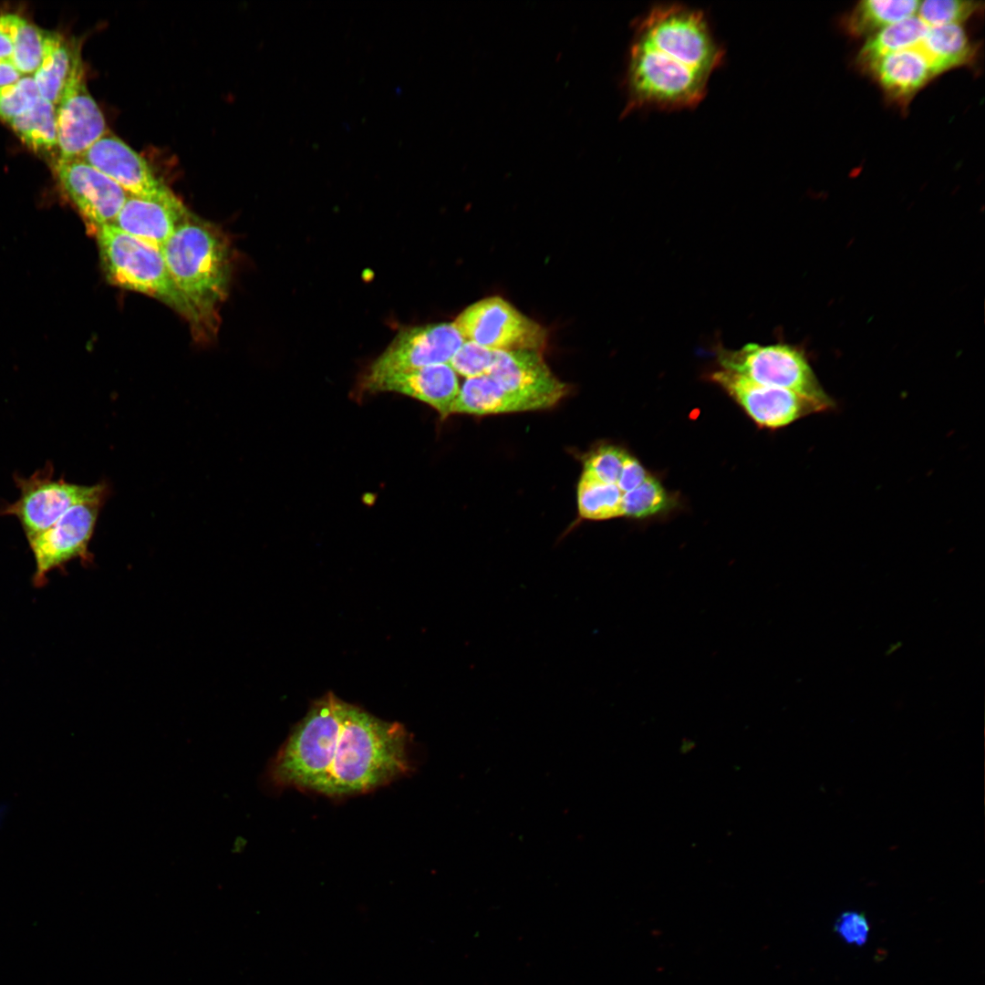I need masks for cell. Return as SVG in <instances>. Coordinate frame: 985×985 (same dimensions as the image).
<instances>
[{
  "instance_id": "obj_1",
  "label": "cell",
  "mask_w": 985,
  "mask_h": 985,
  "mask_svg": "<svg viewBox=\"0 0 985 985\" xmlns=\"http://www.w3.org/2000/svg\"><path fill=\"white\" fill-rule=\"evenodd\" d=\"M409 734L332 692L313 702L270 760L264 778L332 798L388 785L412 769Z\"/></svg>"
},
{
  "instance_id": "obj_9",
  "label": "cell",
  "mask_w": 985,
  "mask_h": 985,
  "mask_svg": "<svg viewBox=\"0 0 985 985\" xmlns=\"http://www.w3.org/2000/svg\"><path fill=\"white\" fill-rule=\"evenodd\" d=\"M464 341L453 322L403 328L371 363L360 380L448 364Z\"/></svg>"
},
{
  "instance_id": "obj_33",
  "label": "cell",
  "mask_w": 985,
  "mask_h": 985,
  "mask_svg": "<svg viewBox=\"0 0 985 985\" xmlns=\"http://www.w3.org/2000/svg\"><path fill=\"white\" fill-rule=\"evenodd\" d=\"M12 40L10 36L9 14L0 16V60L10 61Z\"/></svg>"
},
{
  "instance_id": "obj_24",
  "label": "cell",
  "mask_w": 985,
  "mask_h": 985,
  "mask_svg": "<svg viewBox=\"0 0 985 985\" xmlns=\"http://www.w3.org/2000/svg\"><path fill=\"white\" fill-rule=\"evenodd\" d=\"M622 495L617 484L601 482L582 472L577 484L579 514L587 520L623 516Z\"/></svg>"
},
{
  "instance_id": "obj_21",
  "label": "cell",
  "mask_w": 985,
  "mask_h": 985,
  "mask_svg": "<svg viewBox=\"0 0 985 985\" xmlns=\"http://www.w3.org/2000/svg\"><path fill=\"white\" fill-rule=\"evenodd\" d=\"M928 30V27L918 16L887 26L867 39L857 60L862 67L868 68L888 54L918 45Z\"/></svg>"
},
{
  "instance_id": "obj_16",
  "label": "cell",
  "mask_w": 985,
  "mask_h": 985,
  "mask_svg": "<svg viewBox=\"0 0 985 985\" xmlns=\"http://www.w3.org/2000/svg\"><path fill=\"white\" fill-rule=\"evenodd\" d=\"M189 213L173 192L155 198L128 195L112 224L161 250Z\"/></svg>"
},
{
  "instance_id": "obj_2",
  "label": "cell",
  "mask_w": 985,
  "mask_h": 985,
  "mask_svg": "<svg viewBox=\"0 0 985 985\" xmlns=\"http://www.w3.org/2000/svg\"><path fill=\"white\" fill-rule=\"evenodd\" d=\"M725 51L706 15L678 3L656 5L633 26L623 79V114L696 108Z\"/></svg>"
},
{
  "instance_id": "obj_6",
  "label": "cell",
  "mask_w": 985,
  "mask_h": 985,
  "mask_svg": "<svg viewBox=\"0 0 985 985\" xmlns=\"http://www.w3.org/2000/svg\"><path fill=\"white\" fill-rule=\"evenodd\" d=\"M14 480L20 496L16 502L4 504L0 515L16 516L27 540L50 527L75 504L108 495L105 483L83 486L63 478L54 479L50 462L27 478L15 474Z\"/></svg>"
},
{
  "instance_id": "obj_5",
  "label": "cell",
  "mask_w": 985,
  "mask_h": 985,
  "mask_svg": "<svg viewBox=\"0 0 985 985\" xmlns=\"http://www.w3.org/2000/svg\"><path fill=\"white\" fill-rule=\"evenodd\" d=\"M717 360L730 370L762 385L785 389L830 410L833 399L819 383L802 349L787 344L748 343L738 349L719 346Z\"/></svg>"
},
{
  "instance_id": "obj_10",
  "label": "cell",
  "mask_w": 985,
  "mask_h": 985,
  "mask_svg": "<svg viewBox=\"0 0 985 985\" xmlns=\"http://www.w3.org/2000/svg\"><path fill=\"white\" fill-rule=\"evenodd\" d=\"M106 496L75 504L50 527L28 539L36 563V584L43 583L50 571L74 558L88 560V543Z\"/></svg>"
},
{
  "instance_id": "obj_13",
  "label": "cell",
  "mask_w": 985,
  "mask_h": 985,
  "mask_svg": "<svg viewBox=\"0 0 985 985\" xmlns=\"http://www.w3.org/2000/svg\"><path fill=\"white\" fill-rule=\"evenodd\" d=\"M488 375L503 389L535 400L544 409L555 406L568 392V386L554 375L539 350L494 351Z\"/></svg>"
},
{
  "instance_id": "obj_30",
  "label": "cell",
  "mask_w": 985,
  "mask_h": 985,
  "mask_svg": "<svg viewBox=\"0 0 985 985\" xmlns=\"http://www.w3.org/2000/svg\"><path fill=\"white\" fill-rule=\"evenodd\" d=\"M493 359L494 351L465 340L448 364L456 374L471 378L488 375Z\"/></svg>"
},
{
  "instance_id": "obj_20",
  "label": "cell",
  "mask_w": 985,
  "mask_h": 985,
  "mask_svg": "<svg viewBox=\"0 0 985 985\" xmlns=\"http://www.w3.org/2000/svg\"><path fill=\"white\" fill-rule=\"evenodd\" d=\"M74 48L60 34L44 30L42 61L32 77L40 97L55 106L67 82Z\"/></svg>"
},
{
  "instance_id": "obj_26",
  "label": "cell",
  "mask_w": 985,
  "mask_h": 985,
  "mask_svg": "<svg viewBox=\"0 0 985 985\" xmlns=\"http://www.w3.org/2000/svg\"><path fill=\"white\" fill-rule=\"evenodd\" d=\"M668 504L664 488L650 475L638 487L622 495L623 516L644 518L664 510Z\"/></svg>"
},
{
  "instance_id": "obj_19",
  "label": "cell",
  "mask_w": 985,
  "mask_h": 985,
  "mask_svg": "<svg viewBox=\"0 0 985 985\" xmlns=\"http://www.w3.org/2000/svg\"><path fill=\"white\" fill-rule=\"evenodd\" d=\"M918 47L928 59L934 77L968 64L973 57L972 47L960 25L928 28Z\"/></svg>"
},
{
  "instance_id": "obj_28",
  "label": "cell",
  "mask_w": 985,
  "mask_h": 985,
  "mask_svg": "<svg viewBox=\"0 0 985 985\" xmlns=\"http://www.w3.org/2000/svg\"><path fill=\"white\" fill-rule=\"evenodd\" d=\"M40 98L32 76L0 88V119L9 123L31 109Z\"/></svg>"
},
{
  "instance_id": "obj_7",
  "label": "cell",
  "mask_w": 985,
  "mask_h": 985,
  "mask_svg": "<svg viewBox=\"0 0 985 985\" xmlns=\"http://www.w3.org/2000/svg\"><path fill=\"white\" fill-rule=\"evenodd\" d=\"M453 324L464 340L492 351H542L547 344V330L542 325L497 296L468 306Z\"/></svg>"
},
{
  "instance_id": "obj_8",
  "label": "cell",
  "mask_w": 985,
  "mask_h": 985,
  "mask_svg": "<svg viewBox=\"0 0 985 985\" xmlns=\"http://www.w3.org/2000/svg\"><path fill=\"white\" fill-rule=\"evenodd\" d=\"M58 159H81L108 131L104 115L89 93L84 64L75 47L69 74L56 105Z\"/></svg>"
},
{
  "instance_id": "obj_11",
  "label": "cell",
  "mask_w": 985,
  "mask_h": 985,
  "mask_svg": "<svg viewBox=\"0 0 985 985\" xmlns=\"http://www.w3.org/2000/svg\"><path fill=\"white\" fill-rule=\"evenodd\" d=\"M710 379L721 387L760 426L780 428L826 410L821 404L793 391L754 382L735 372L721 369Z\"/></svg>"
},
{
  "instance_id": "obj_3",
  "label": "cell",
  "mask_w": 985,
  "mask_h": 985,
  "mask_svg": "<svg viewBox=\"0 0 985 985\" xmlns=\"http://www.w3.org/2000/svg\"><path fill=\"white\" fill-rule=\"evenodd\" d=\"M167 269L197 333L212 331L230 281V254L219 231L192 214L161 248Z\"/></svg>"
},
{
  "instance_id": "obj_18",
  "label": "cell",
  "mask_w": 985,
  "mask_h": 985,
  "mask_svg": "<svg viewBox=\"0 0 985 985\" xmlns=\"http://www.w3.org/2000/svg\"><path fill=\"white\" fill-rule=\"evenodd\" d=\"M893 98H911L934 77L928 59L918 45L888 54L868 68Z\"/></svg>"
},
{
  "instance_id": "obj_32",
  "label": "cell",
  "mask_w": 985,
  "mask_h": 985,
  "mask_svg": "<svg viewBox=\"0 0 985 985\" xmlns=\"http://www.w3.org/2000/svg\"><path fill=\"white\" fill-rule=\"evenodd\" d=\"M648 476L640 462L628 453L626 454L619 473L617 486L622 493L638 487Z\"/></svg>"
},
{
  "instance_id": "obj_14",
  "label": "cell",
  "mask_w": 985,
  "mask_h": 985,
  "mask_svg": "<svg viewBox=\"0 0 985 985\" xmlns=\"http://www.w3.org/2000/svg\"><path fill=\"white\" fill-rule=\"evenodd\" d=\"M81 160L110 178L129 195L155 198L172 192L139 152L111 133L107 132L95 142Z\"/></svg>"
},
{
  "instance_id": "obj_15",
  "label": "cell",
  "mask_w": 985,
  "mask_h": 985,
  "mask_svg": "<svg viewBox=\"0 0 985 985\" xmlns=\"http://www.w3.org/2000/svg\"><path fill=\"white\" fill-rule=\"evenodd\" d=\"M359 392H395L413 398L433 408L441 419L451 415L460 391V382L449 364L426 366L369 380H360Z\"/></svg>"
},
{
  "instance_id": "obj_22",
  "label": "cell",
  "mask_w": 985,
  "mask_h": 985,
  "mask_svg": "<svg viewBox=\"0 0 985 985\" xmlns=\"http://www.w3.org/2000/svg\"><path fill=\"white\" fill-rule=\"evenodd\" d=\"M920 2L917 0H866L849 15L847 30L854 36H865L914 16Z\"/></svg>"
},
{
  "instance_id": "obj_12",
  "label": "cell",
  "mask_w": 985,
  "mask_h": 985,
  "mask_svg": "<svg viewBox=\"0 0 985 985\" xmlns=\"http://www.w3.org/2000/svg\"><path fill=\"white\" fill-rule=\"evenodd\" d=\"M55 171L89 229L114 222L129 195L119 185L81 159L57 160Z\"/></svg>"
},
{
  "instance_id": "obj_4",
  "label": "cell",
  "mask_w": 985,
  "mask_h": 985,
  "mask_svg": "<svg viewBox=\"0 0 985 985\" xmlns=\"http://www.w3.org/2000/svg\"><path fill=\"white\" fill-rule=\"evenodd\" d=\"M109 281L165 303L189 320L187 306L167 269L161 251L112 223L94 230Z\"/></svg>"
},
{
  "instance_id": "obj_34",
  "label": "cell",
  "mask_w": 985,
  "mask_h": 985,
  "mask_svg": "<svg viewBox=\"0 0 985 985\" xmlns=\"http://www.w3.org/2000/svg\"><path fill=\"white\" fill-rule=\"evenodd\" d=\"M23 76L8 60H0V88L15 83Z\"/></svg>"
},
{
  "instance_id": "obj_29",
  "label": "cell",
  "mask_w": 985,
  "mask_h": 985,
  "mask_svg": "<svg viewBox=\"0 0 985 985\" xmlns=\"http://www.w3.org/2000/svg\"><path fill=\"white\" fill-rule=\"evenodd\" d=\"M626 454L613 445L600 446L586 458L583 473L604 483L617 484Z\"/></svg>"
},
{
  "instance_id": "obj_27",
  "label": "cell",
  "mask_w": 985,
  "mask_h": 985,
  "mask_svg": "<svg viewBox=\"0 0 985 985\" xmlns=\"http://www.w3.org/2000/svg\"><path fill=\"white\" fill-rule=\"evenodd\" d=\"M979 9V3L960 0H928L920 2L918 17L928 28L959 25Z\"/></svg>"
},
{
  "instance_id": "obj_17",
  "label": "cell",
  "mask_w": 985,
  "mask_h": 985,
  "mask_svg": "<svg viewBox=\"0 0 985 985\" xmlns=\"http://www.w3.org/2000/svg\"><path fill=\"white\" fill-rule=\"evenodd\" d=\"M544 410L537 401L503 389L489 375L465 378L451 414L477 416Z\"/></svg>"
},
{
  "instance_id": "obj_25",
  "label": "cell",
  "mask_w": 985,
  "mask_h": 985,
  "mask_svg": "<svg viewBox=\"0 0 985 985\" xmlns=\"http://www.w3.org/2000/svg\"><path fill=\"white\" fill-rule=\"evenodd\" d=\"M12 54L10 62L22 76H33L43 57L44 30L24 17L9 14Z\"/></svg>"
},
{
  "instance_id": "obj_23",
  "label": "cell",
  "mask_w": 985,
  "mask_h": 985,
  "mask_svg": "<svg viewBox=\"0 0 985 985\" xmlns=\"http://www.w3.org/2000/svg\"><path fill=\"white\" fill-rule=\"evenodd\" d=\"M8 124L31 150L36 152L57 150L56 106L41 97L31 109Z\"/></svg>"
},
{
  "instance_id": "obj_31",
  "label": "cell",
  "mask_w": 985,
  "mask_h": 985,
  "mask_svg": "<svg viewBox=\"0 0 985 985\" xmlns=\"http://www.w3.org/2000/svg\"><path fill=\"white\" fill-rule=\"evenodd\" d=\"M870 926L866 916L857 911L842 913L835 923V931L848 944L863 946L868 939Z\"/></svg>"
}]
</instances>
